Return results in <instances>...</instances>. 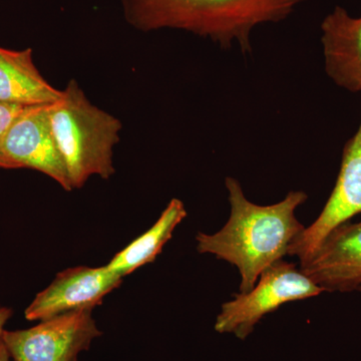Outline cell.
<instances>
[{
  "label": "cell",
  "instance_id": "6da1fadb",
  "mask_svg": "<svg viewBox=\"0 0 361 361\" xmlns=\"http://www.w3.org/2000/svg\"><path fill=\"white\" fill-rule=\"evenodd\" d=\"M229 220L215 234L199 233L197 249L238 268L240 293L254 288L261 272L268 266L283 260L289 248L305 227L295 217V210L307 200L302 191H292L274 205L261 206L246 198L236 179L227 177Z\"/></svg>",
  "mask_w": 361,
  "mask_h": 361
},
{
  "label": "cell",
  "instance_id": "7a4b0ae2",
  "mask_svg": "<svg viewBox=\"0 0 361 361\" xmlns=\"http://www.w3.org/2000/svg\"><path fill=\"white\" fill-rule=\"evenodd\" d=\"M305 0H120L123 16L142 32L178 30L230 49L252 51L254 30L286 20Z\"/></svg>",
  "mask_w": 361,
  "mask_h": 361
},
{
  "label": "cell",
  "instance_id": "3957f363",
  "mask_svg": "<svg viewBox=\"0 0 361 361\" xmlns=\"http://www.w3.org/2000/svg\"><path fill=\"white\" fill-rule=\"evenodd\" d=\"M47 114L73 189L84 186L92 176L114 175V148L122 130L118 118L90 103L73 80Z\"/></svg>",
  "mask_w": 361,
  "mask_h": 361
},
{
  "label": "cell",
  "instance_id": "277c9868",
  "mask_svg": "<svg viewBox=\"0 0 361 361\" xmlns=\"http://www.w3.org/2000/svg\"><path fill=\"white\" fill-rule=\"evenodd\" d=\"M324 291L297 268L294 263L277 261L261 272L250 291L235 294V298L222 305L215 330L246 339L257 323L285 303L303 300Z\"/></svg>",
  "mask_w": 361,
  "mask_h": 361
},
{
  "label": "cell",
  "instance_id": "5b68a950",
  "mask_svg": "<svg viewBox=\"0 0 361 361\" xmlns=\"http://www.w3.org/2000/svg\"><path fill=\"white\" fill-rule=\"evenodd\" d=\"M90 310L42 320L27 329L4 330L2 341L13 361H78L102 336Z\"/></svg>",
  "mask_w": 361,
  "mask_h": 361
},
{
  "label": "cell",
  "instance_id": "8992f818",
  "mask_svg": "<svg viewBox=\"0 0 361 361\" xmlns=\"http://www.w3.org/2000/svg\"><path fill=\"white\" fill-rule=\"evenodd\" d=\"M47 106H26L7 130L1 153L7 169H32L71 191L70 178L49 123Z\"/></svg>",
  "mask_w": 361,
  "mask_h": 361
},
{
  "label": "cell",
  "instance_id": "52a82bcc",
  "mask_svg": "<svg viewBox=\"0 0 361 361\" xmlns=\"http://www.w3.org/2000/svg\"><path fill=\"white\" fill-rule=\"evenodd\" d=\"M361 213V121L357 132L343 149L336 186L317 219L305 228L289 248L300 262L310 257L323 240L339 225Z\"/></svg>",
  "mask_w": 361,
  "mask_h": 361
},
{
  "label": "cell",
  "instance_id": "ba28073f",
  "mask_svg": "<svg viewBox=\"0 0 361 361\" xmlns=\"http://www.w3.org/2000/svg\"><path fill=\"white\" fill-rule=\"evenodd\" d=\"M122 280L106 265L70 268L59 273L51 285L35 296L25 310V318L42 322L71 311L92 310L120 286Z\"/></svg>",
  "mask_w": 361,
  "mask_h": 361
},
{
  "label": "cell",
  "instance_id": "9c48e42d",
  "mask_svg": "<svg viewBox=\"0 0 361 361\" xmlns=\"http://www.w3.org/2000/svg\"><path fill=\"white\" fill-rule=\"evenodd\" d=\"M303 274L324 291L350 292L361 287V221L329 233L314 253L300 262Z\"/></svg>",
  "mask_w": 361,
  "mask_h": 361
},
{
  "label": "cell",
  "instance_id": "30bf717a",
  "mask_svg": "<svg viewBox=\"0 0 361 361\" xmlns=\"http://www.w3.org/2000/svg\"><path fill=\"white\" fill-rule=\"evenodd\" d=\"M322 44L329 77L342 89L361 92V16L336 6L322 21Z\"/></svg>",
  "mask_w": 361,
  "mask_h": 361
},
{
  "label": "cell",
  "instance_id": "8fae6325",
  "mask_svg": "<svg viewBox=\"0 0 361 361\" xmlns=\"http://www.w3.org/2000/svg\"><path fill=\"white\" fill-rule=\"evenodd\" d=\"M56 90L40 75L32 51H9L0 47V103L20 106H47L61 99Z\"/></svg>",
  "mask_w": 361,
  "mask_h": 361
},
{
  "label": "cell",
  "instance_id": "7c38bea8",
  "mask_svg": "<svg viewBox=\"0 0 361 361\" xmlns=\"http://www.w3.org/2000/svg\"><path fill=\"white\" fill-rule=\"evenodd\" d=\"M186 217L184 203L179 199H172L155 224L130 245L116 254L106 266L123 277L142 266L154 262L164 246L172 238L177 226Z\"/></svg>",
  "mask_w": 361,
  "mask_h": 361
},
{
  "label": "cell",
  "instance_id": "4fadbf2b",
  "mask_svg": "<svg viewBox=\"0 0 361 361\" xmlns=\"http://www.w3.org/2000/svg\"><path fill=\"white\" fill-rule=\"evenodd\" d=\"M25 108L26 106L0 103V168L7 169L6 161H4L1 153V146L4 135H6L7 130L11 127V123L16 120V116L20 115Z\"/></svg>",
  "mask_w": 361,
  "mask_h": 361
},
{
  "label": "cell",
  "instance_id": "5bb4252c",
  "mask_svg": "<svg viewBox=\"0 0 361 361\" xmlns=\"http://www.w3.org/2000/svg\"><path fill=\"white\" fill-rule=\"evenodd\" d=\"M11 316H13V310L11 308L0 306V336L6 330L4 327H6L7 322L11 319Z\"/></svg>",
  "mask_w": 361,
  "mask_h": 361
},
{
  "label": "cell",
  "instance_id": "9a60e30c",
  "mask_svg": "<svg viewBox=\"0 0 361 361\" xmlns=\"http://www.w3.org/2000/svg\"><path fill=\"white\" fill-rule=\"evenodd\" d=\"M0 361H13L8 350H7L6 344L2 341L1 336H0Z\"/></svg>",
  "mask_w": 361,
  "mask_h": 361
},
{
  "label": "cell",
  "instance_id": "2e32d148",
  "mask_svg": "<svg viewBox=\"0 0 361 361\" xmlns=\"http://www.w3.org/2000/svg\"><path fill=\"white\" fill-rule=\"evenodd\" d=\"M358 290H360V291L361 292V287H360V289H358Z\"/></svg>",
  "mask_w": 361,
  "mask_h": 361
}]
</instances>
